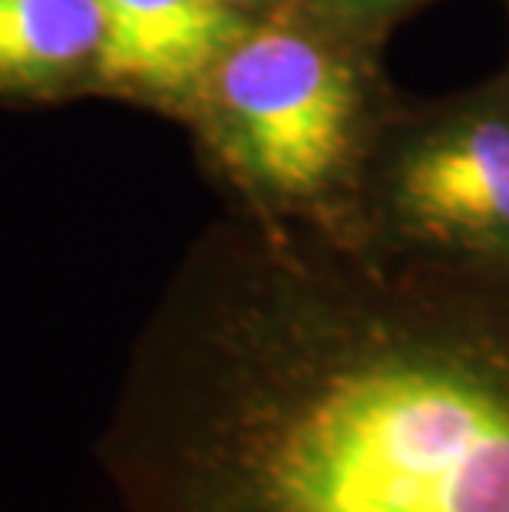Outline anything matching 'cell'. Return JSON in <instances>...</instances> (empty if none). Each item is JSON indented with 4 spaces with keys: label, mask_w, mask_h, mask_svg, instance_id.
<instances>
[{
    "label": "cell",
    "mask_w": 509,
    "mask_h": 512,
    "mask_svg": "<svg viewBox=\"0 0 509 512\" xmlns=\"http://www.w3.org/2000/svg\"><path fill=\"white\" fill-rule=\"evenodd\" d=\"M106 446L123 512H509V334L255 304Z\"/></svg>",
    "instance_id": "cell-1"
},
{
    "label": "cell",
    "mask_w": 509,
    "mask_h": 512,
    "mask_svg": "<svg viewBox=\"0 0 509 512\" xmlns=\"http://www.w3.org/2000/svg\"><path fill=\"white\" fill-rule=\"evenodd\" d=\"M215 67L222 110L258 179L278 192H311L338 169L354 116L338 60L288 30H258Z\"/></svg>",
    "instance_id": "cell-2"
},
{
    "label": "cell",
    "mask_w": 509,
    "mask_h": 512,
    "mask_svg": "<svg viewBox=\"0 0 509 512\" xmlns=\"http://www.w3.org/2000/svg\"><path fill=\"white\" fill-rule=\"evenodd\" d=\"M100 0H0V83H43L96 60Z\"/></svg>",
    "instance_id": "cell-5"
},
{
    "label": "cell",
    "mask_w": 509,
    "mask_h": 512,
    "mask_svg": "<svg viewBox=\"0 0 509 512\" xmlns=\"http://www.w3.org/2000/svg\"><path fill=\"white\" fill-rule=\"evenodd\" d=\"M400 199L424 228L509 235V126L490 119L424 146L407 162Z\"/></svg>",
    "instance_id": "cell-4"
},
{
    "label": "cell",
    "mask_w": 509,
    "mask_h": 512,
    "mask_svg": "<svg viewBox=\"0 0 509 512\" xmlns=\"http://www.w3.org/2000/svg\"><path fill=\"white\" fill-rule=\"evenodd\" d=\"M229 4H245V0H229Z\"/></svg>",
    "instance_id": "cell-7"
},
{
    "label": "cell",
    "mask_w": 509,
    "mask_h": 512,
    "mask_svg": "<svg viewBox=\"0 0 509 512\" xmlns=\"http://www.w3.org/2000/svg\"><path fill=\"white\" fill-rule=\"evenodd\" d=\"M344 7H381V4H394V0H341Z\"/></svg>",
    "instance_id": "cell-6"
},
{
    "label": "cell",
    "mask_w": 509,
    "mask_h": 512,
    "mask_svg": "<svg viewBox=\"0 0 509 512\" xmlns=\"http://www.w3.org/2000/svg\"><path fill=\"white\" fill-rule=\"evenodd\" d=\"M96 67L113 83L182 90L209 73L242 37L229 0H100Z\"/></svg>",
    "instance_id": "cell-3"
}]
</instances>
